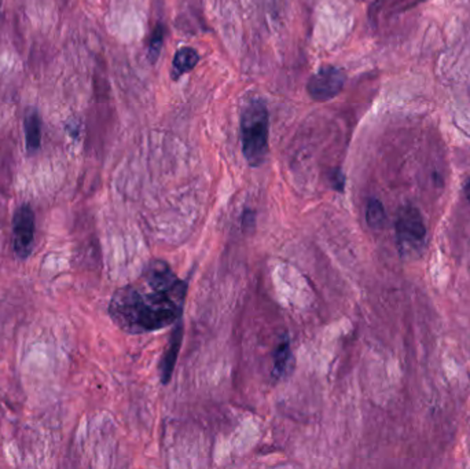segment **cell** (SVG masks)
<instances>
[{"label":"cell","instance_id":"cell-1","mask_svg":"<svg viewBox=\"0 0 470 469\" xmlns=\"http://www.w3.org/2000/svg\"><path fill=\"white\" fill-rule=\"evenodd\" d=\"M186 287L166 262H150L143 272L142 285H128L115 292L109 303V315L131 335L164 329L179 321Z\"/></svg>","mask_w":470,"mask_h":469},{"label":"cell","instance_id":"cell-2","mask_svg":"<svg viewBox=\"0 0 470 469\" xmlns=\"http://www.w3.org/2000/svg\"><path fill=\"white\" fill-rule=\"evenodd\" d=\"M269 112L262 100H252L241 113L242 150L249 166H259L269 155Z\"/></svg>","mask_w":470,"mask_h":469},{"label":"cell","instance_id":"cell-3","mask_svg":"<svg viewBox=\"0 0 470 469\" xmlns=\"http://www.w3.org/2000/svg\"><path fill=\"white\" fill-rule=\"evenodd\" d=\"M35 242V214L30 206H19L12 216V246L19 259L25 261L32 254Z\"/></svg>","mask_w":470,"mask_h":469},{"label":"cell","instance_id":"cell-4","mask_svg":"<svg viewBox=\"0 0 470 469\" xmlns=\"http://www.w3.org/2000/svg\"><path fill=\"white\" fill-rule=\"evenodd\" d=\"M344 85L345 75L343 70L335 67H322L308 82V94L315 101L325 102L340 94Z\"/></svg>","mask_w":470,"mask_h":469},{"label":"cell","instance_id":"cell-5","mask_svg":"<svg viewBox=\"0 0 470 469\" xmlns=\"http://www.w3.org/2000/svg\"><path fill=\"white\" fill-rule=\"evenodd\" d=\"M396 231L399 239L404 244L424 241L426 236L425 223L418 209L414 206H404L396 222Z\"/></svg>","mask_w":470,"mask_h":469},{"label":"cell","instance_id":"cell-6","mask_svg":"<svg viewBox=\"0 0 470 469\" xmlns=\"http://www.w3.org/2000/svg\"><path fill=\"white\" fill-rule=\"evenodd\" d=\"M182 337H183V325H176L175 329L172 330L171 340L168 347L163 355V360L160 363V377L164 384H168L172 377V372L175 368L176 360H178L179 350H181Z\"/></svg>","mask_w":470,"mask_h":469},{"label":"cell","instance_id":"cell-7","mask_svg":"<svg viewBox=\"0 0 470 469\" xmlns=\"http://www.w3.org/2000/svg\"><path fill=\"white\" fill-rule=\"evenodd\" d=\"M24 128L28 150L36 151L42 143V120L36 110L29 109L25 113Z\"/></svg>","mask_w":470,"mask_h":469},{"label":"cell","instance_id":"cell-8","mask_svg":"<svg viewBox=\"0 0 470 469\" xmlns=\"http://www.w3.org/2000/svg\"><path fill=\"white\" fill-rule=\"evenodd\" d=\"M199 57L196 50L191 47H183L179 50L174 58V64H172V79L178 80L184 73L190 72L197 64H199Z\"/></svg>","mask_w":470,"mask_h":469},{"label":"cell","instance_id":"cell-9","mask_svg":"<svg viewBox=\"0 0 470 469\" xmlns=\"http://www.w3.org/2000/svg\"><path fill=\"white\" fill-rule=\"evenodd\" d=\"M290 362V343L289 340L284 339L280 343L275 352L274 357V375L277 377L287 372L288 365Z\"/></svg>","mask_w":470,"mask_h":469},{"label":"cell","instance_id":"cell-10","mask_svg":"<svg viewBox=\"0 0 470 469\" xmlns=\"http://www.w3.org/2000/svg\"><path fill=\"white\" fill-rule=\"evenodd\" d=\"M366 219H368L369 226L373 229H380L385 222V211H384L383 204L376 198H371L366 209Z\"/></svg>","mask_w":470,"mask_h":469},{"label":"cell","instance_id":"cell-11","mask_svg":"<svg viewBox=\"0 0 470 469\" xmlns=\"http://www.w3.org/2000/svg\"><path fill=\"white\" fill-rule=\"evenodd\" d=\"M164 30L161 25L157 27L156 32H154L153 37L150 40V45H149V58L151 61H156L160 55L161 45H163Z\"/></svg>","mask_w":470,"mask_h":469},{"label":"cell","instance_id":"cell-12","mask_svg":"<svg viewBox=\"0 0 470 469\" xmlns=\"http://www.w3.org/2000/svg\"><path fill=\"white\" fill-rule=\"evenodd\" d=\"M332 183L333 188H335L336 190H344V185H345V178H344V175L340 173V171H336V173L332 174Z\"/></svg>","mask_w":470,"mask_h":469},{"label":"cell","instance_id":"cell-13","mask_svg":"<svg viewBox=\"0 0 470 469\" xmlns=\"http://www.w3.org/2000/svg\"><path fill=\"white\" fill-rule=\"evenodd\" d=\"M465 194H466L467 200L470 203V181L467 182L466 186H465Z\"/></svg>","mask_w":470,"mask_h":469},{"label":"cell","instance_id":"cell-14","mask_svg":"<svg viewBox=\"0 0 470 469\" xmlns=\"http://www.w3.org/2000/svg\"><path fill=\"white\" fill-rule=\"evenodd\" d=\"M0 7H2V0H0Z\"/></svg>","mask_w":470,"mask_h":469}]
</instances>
